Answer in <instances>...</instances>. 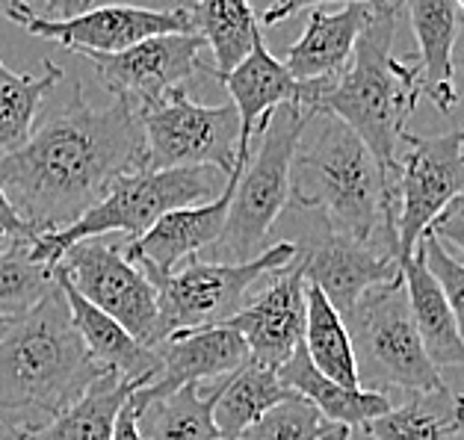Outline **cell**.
<instances>
[{"label":"cell","mask_w":464,"mask_h":440,"mask_svg":"<svg viewBox=\"0 0 464 440\" xmlns=\"http://www.w3.org/2000/svg\"><path fill=\"white\" fill-rule=\"evenodd\" d=\"M142 163L137 107L112 98L104 110L89 107L81 86L69 104L51 112L30 139L0 154V189L39 234L74 225L98 205L112 180Z\"/></svg>","instance_id":"1"},{"label":"cell","mask_w":464,"mask_h":440,"mask_svg":"<svg viewBox=\"0 0 464 440\" xmlns=\"http://www.w3.org/2000/svg\"><path fill=\"white\" fill-rule=\"evenodd\" d=\"M107 369L95 364L56 284L36 308L0 329V420L36 432Z\"/></svg>","instance_id":"2"},{"label":"cell","mask_w":464,"mask_h":440,"mask_svg":"<svg viewBox=\"0 0 464 440\" xmlns=\"http://www.w3.org/2000/svg\"><path fill=\"white\" fill-rule=\"evenodd\" d=\"M405 0H379L372 6L353 60L337 81L323 86L314 107L316 116H334L349 124L376 157L391 184L400 142L405 137V121L411 119L417 98L423 95L417 60L411 65V60H400L393 53L396 18Z\"/></svg>","instance_id":"3"},{"label":"cell","mask_w":464,"mask_h":440,"mask_svg":"<svg viewBox=\"0 0 464 440\" xmlns=\"http://www.w3.org/2000/svg\"><path fill=\"white\" fill-rule=\"evenodd\" d=\"M290 198L320 210L325 228L370 243L388 231V254L396 261L393 184L358 133L334 116H320L314 139L299 142L290 166Z\"/></svg>","instance_id":"4"},{"label":"cell","mask_w":464,"mask_h":440,"mask_svg":"<svg viewBox=\"0 0 464 440\" xmlns=\"http://www.w3.org/2000/svg\"><path fill=\"white\" fill-rule=\"evenodd\" d=\"M228 187L219 168L213 166H184V168H133L112 180L104 198L92 205L69 228L42 234L33 245V257L56 266L72 245L83 240H98L104 234H124L128 243L149 234L166 213L208 205Z\"/></svg>","instance_id":"5"},{"label":"cell","mask_w":464,"mask_h":440,"mask_svg":"<svg viewBox=\"0 0 464 440\" xmlns=\"http://www.w3.org/2000/svg\"><path fill=\"white\" fill-rule=\"evenodd\" d=\"M316 116L304 107L285 104L269 112L266 130L260 133V148L243 168H237L228 222L217 243V257L228 263L255 261L266 252V240L281 210L290 201V166L296 148Z\"/></svg>","instance_id":"6"},{"label":"cell","mask_w":464,"mask_h":440,"mask_svg":"<svg viewBox=\"0 0 464 440\" xmlns=\"http://www.w3.org/2000/svg\"><path fill=\"white\" fill-rule=\"evenodd\" d=\"M353 337L358 376L364 390L400 387L409 393L444 387L440 369L429 360L409 311L402 275L370 290L343 317Z\"/></svg>","instance_id":"7"},{"label":"cell","mask_w":464,"mask_h":440,"mask_svg":"<svg viewBox=\"0 0 464 440\" xmlns=\"http://www.w3.org/2000/svg\"><path fill=\"white\" fill-rule=\"evenodd\" d=\"M142 128L140 168L213 166L225 177L240 160V116L234 104H196L184 89H172L151 104L137 107Z\"/></svg>","instance_id":"8"},{"label":"cell","mask_w":464,"mask_h":440,"mask_svg":"<svg viewBox=\"0 0 464 440\" xmlns=\"http://www.w3.org/2000/svg\"><path fill=\"white\" fill-rule=\"evenodd\" d=\"M293 261H296V243H276L246 263L201 261V257L180 263L154 284L160 299L163 340L175 331L225 325L248 301V292L257 281L287 269Z\"/></svg>","instance_id":"9"},{"label":"cell","mask_w":464,"mask_h":440,"mask_svg":"<svg viewBox=\"0 0 464 440\" xmlns=\"http://www.w3.org/2000/svg\"><path fill=\"white\" fill-rule=\"evenodd\" d=\"M396 157V263L417 252L423 234L464 193V128L440 137H402Z\"/></svg>","instance_id":"10"},{"label":"cell","mask_w":464,"mask_h":440,"mask_svg":"<svg viewBox=\"0 0 464 440\" xmlns=\"http://www.w3.org/2000/svg\"><path fill=\"white\" fill-rule=\"evenodd\" d=\"M56 269L86 301H92L98 311L116 320L142 346L157 349L163 343L157 287L124 254V245H112L104 236L83 240L60 257Z\"/></svg>","instance_id":"11"},{"label":"cell","mask_w":464,"mask_h":440,"mask_svg":"<svg viewBox=\"0 0 464 440\" xmlns=\"http://www.w3.org/2000/svg\"><path fill=\"white\" fill-rule=\"evenodd\" d=\"M198 33H166L145 39L121 53H81L92 62L98 81L107 86L112 98L130 100L133 107L151 104L172 89L184 86L189 77L217 74L201 62Z\"/></svg>","instance_id":"12"},{"label":"cell","mask_w":464,"mask_h":440,"mask_svg":"<svg viewBox=\"0 0 464 440\" xmlns=\"http://www.w3.org/2000/svg\"><path fill=\"white\" fill-rule=\"evenodd\" d=\"M27 30L39 39L60 42L74 53H121L145 39L166 33H196L192 9L98 6L72 18H33Z\"/></svg>","instance_id":"13"},{"label":"cell","mask_w":464,"mask_h":440,"mask_svg":"<svg viewBox=\"0 0 464 440\" xmlns=\"http://www.w3.org/2000/svg\"><path fill=\"white\" fill-rule=\"evenodd\" d=\"M308 322V281L293 261L269 275V284L225 322L246 340L252 360L278 369L304 340Z\"/></svg>","instance_id":"14"},{"label":"cell","mask_w":464,"mask_h":440,"mask_svg":"<svg viewBox=\"0 0 464 440\" xmlns=\"http://www.w3.org/2000/svg\"><path fill=\"white\" fill-rule=\"evenodd\" d=\"M160 372L151 385L140 387L130 397V405L142 414L149 405L172 397L187 385H205V381H225L243 364L252 360L248 346L231 325H210V329L175 331L157 346Z\"/></svg>","instance_id":"15"},{"label":"cell","mask_w":464,"mask_h":440,"mask_svg":"<svg viewBox=\"0 0 464 440\" xmlns=\"http://www.w3.org/2000/svg\"><path fill=\"white\" fill-rule=\"evenodd\" d=\"M296 263L302 266L304 281L320 287L341 317L355 308L364 292L402 275L391 254H379L370 243H358L332 228L304 236L296 245Z\"/></svg>","instance_id":"16"},{"label":"cell","mask_w":464,"mask_h":440,"mask_svg":"<svg viewBox=\"0 0 464 440\" xmlns=\"http://www.w3.org/2000/svg\"><path fill=\"white\" fill-rule=\"evenodd\" d=\"M219 81L228 86L231 104L237 107V116H240V160L243 163H248L252 137H260V133L266 130L269 112L285 104L304 107L314 112L316 98H320L325 86V83L296 81V77L287 72V65L266 51L260 33L246 60L237 65L234 72L219 74Z\"/></svg>","instance_id":"17"},{"label":"cell","mask_w":464,"mask_h":440,"mask_svg":"<svg viewBox=\"0 0 464 440\" xmlns=\"http://www.w3.org/2000/svg\"><path fill=\"white\" fill-rule=\"evenodd\" d=\"M231 196L234 177H228V187L222 189V196L208 201V205H192L166 213L149 234L124 245V254L157 284L172 269L192 261L205 248H217L225 222H228Z\"/></svg>","instance_id":"18"},{"label":"cell","mask_w":464,"mask_h":440,"mask_svg":"<svg viewBox=\"0 0 464 440\" xmlns=\"http://www.w3.org/2000/svg\"><path fill=\"white\" fill-rule=\"evenodd\" d=\"M379 4V0H376ZM376 4H346L337 13L311 9L304 33L287 48L285 65L302 83H332L343 74L355 53Z\"/></svg>","instance_id":"19"},{"label":"cell","mask_w":464,"mask_h":440,"mask_svg":"<svg viewBox=\"0 0 464 440\" xmlns=\"http://www.w3.org/2000/svg\"><path fill=\"white\" fill-rule=\"evenodd\" d=\"M53 273H56V284L65 292V301H69L74 329L83 337V343L89 349V355L95 358V364L107 372H116L124 381H137L140 387L151 385L157 378V372H160V355H157V349L142 346L137 337L124 331L116 320L107 317L104 311H98L92 301H86L56 266H53Z\"/></svg>","instance_id":"20"},{"label":"cell","mask_w":464,"mask_h":440,"mask_svg":"<svg viewBox=\"0 0 464 440\" xmlns=\"http://www.w3.org/2000/svg\"><path fill=\"white\" fill-rule=\"evenodd\" d=\"M417 36V65H420L423 95L440 112L456 107V39L461 30L456 0H405Z\"/></svg>","instance_id":"21"},{"label":"cell","mask_w":464,"mask_h":440,"mask_svg":"<svg viewBox=\"0 0 464 440\" xmlns=\"http://www.w3.org/2000/svg\"><path fill=\"white\" fill-rule=\"evenodd\" d=\"M278 378L285 381V387H290L293 393H299V397L308 399L328 423H337L346 428L364 426L393 408L388 393L346 387V385H337L334 378L323 376V372L311 364L304 346H299L296 352H293L287 364L278 367Z\"/></svg>","instance_id":"22"},{"label":"cell","mask_w":464,"mask_h":440,"mask_svg":"<svg viewBox=\"0 0 464 440\" xmlns=\"http://www.w3.org/2000/svg\"><path fill=\"white\" fill-rule=\"evenodd\" d=\"M402 281H405V292H409V311L414 329L420 334L429 360L438 369L464 364V340L459 337L456 317H452L444 287L429 273L423 245H417V252L405 261Z\"/></svg>","instance_id":"23"},{"label":"cell","mask_w":464,"mask_h":440,"mask_svg":"<svg viewBox=\"0 0 464 440\" xmlns=\"http://www.w3.org/2000/svg\"><path fill=\"white\" fill-rule=\"evenodd\" d=\"M372 440H456L464 432V393L438 390L411 393L402 405L364 423Z\"/></svg>","instance_id":"24"},{"label":"cell","mask_w":464,"mask_h":440,"mask_svg":"<svg viewBox=\"0 0 464 440\" xmlns=\"http://www.w3.org/2000/svg\"><path fill=\"white\" fill-rule=\"evenodd\" d=\"M293 397L278 378V369L248 360L240 369L219 385L217 402H213V423L222 440H240L246 428H252L266 411Z\"/></svg>","instance_id":"25"},{"label":"cell","mask_w":464,"mask_h":440,"mask_svg":"<svg viewBox=\"0 0 464 440\" xmlns=\"http://www.w3.org/2000/svg\"><path fill=\"white\" fill-rule=\"evenodd\" d=\"M137 390V381H124L116 372H104L60 416H53L36 432H27V440H112L116 416Z\"/></svg>","instance_id":"26"},{"label":"cell","mask_w":464,"mask_h":440,"mask_svg":"<svg viewBox=\"0 0 464 440\" xmlns=\"http://www.w3.org/2000/svg\"><path fill=\"white\" fill-rule=\"evenodd\" d=\"M304 352H308L311 364L323 372V376L334 378L337 385L361 387L358 360L353 349V337L341 313L334 304L325 299V292L308 281V322H304Z\"/></svg>","instance_id":"27"},{"label":"cell","mask_w":464,"mask_h":440,"mask_svg":"<svg viewBox=\"0 0 464 440\" xmlns=\"http://www.w3.org/2000/svg\"><path fill=\"white\" fill-rule=\"evenodd\" d=\"M192 24L217 60V74H228L240 65L257 39V18L248 0H198Z\"/></svg>","instance_id":"28"},{"label":"cell","mask_w":464,"mask_h":440,"mask_svg":"<svg viewBox=\"0 0 464 440\" xmlns=\"http://www.w3.org/2000/svg\"><path fill=\"white\" fill-rule=\"evenodd\" d=\"M60 81L63 69L51 60L42 62V74H18L0 60V154L15 151L30 139L42 100Z\"/></svg>","instance_id":"29"},{"label":"cell","mask_w":464,"mask_h":440,"mask_svg":"<svg viewBox=\"0 0 464 440\" xmlns=\"http://www.w3.org/2000/svg\"><path fill=\"white\" fill-rule=\"evenodd\" d=\"M222 385V381H219ZM219 385L205 390L201 385H187L172 397L149 405L140 414V428L145 440H219L213 423V402Z\"/></svg>","instance_id":"30"},{"label":"cell","mask_w":464,"mask_h":440,"mask_svg":"<svg viewBox=\"0 0 464 440\" xmlns=\"http://www.w3.org/2000/svg\"><path fill=\"white\" fill-rule=\"evenodd\" d=\"M33 245H0V329L30 313L56 287L53 266L36 261Z\"/></svg>","instance_id":"31"},{"label":"cell","mask_w":464,"mask_h":440,"mask_svg":"<svg viewBox=\"0 0 464 440\" xmlns=\"http://www.w3.org/2000/svg\"><path fill=\"white\" fill-rule=\"evenodd\" d=\"M328 426L332 423L308 399L293 393L290 399L260 416L252 428H246L240 440H323Z\"/></svg>","instance_id":"32"},{"label":"cell","mask_w":464,"mask_h":440,"mask_svg":"<svg viewBox=\"0 0 464 440\" xmlns=\"http://www.w3.org/2000/svg\"><path fill=\"white\" fill-rule=\"evenodd\" d=\"M420 245H423L429 273L438 278V284L444 287V292H447L452 317H456L459 337L464 340V263L456 261V257L447 252L444 240H438V234H432V231L423 234Z\"/></svg>","instance_id":"33"},{"label":"cell","mask_w":464,"mask_h":440,"mask_svg":"<svg viewBox=\"0 0 464 440\" xmlns=\"http://www.w3.org/2000/svg\"><path fill=\"white\" fill-rule=\"evenodd\" d=\"M39 231L13 207V201L0 189V245H33L39 240Z\"/></svg>","instance_id":"34"},{"label":"cell","mask_w":464,"mask_h":440,"mask_svg":"<svg viewBox=\"0 0 464 440\" xmlns=\"http://www.w3.org/2000/svg\"><path fill=\"white\" fill-rule=\"evenodd\" d=\"M323 4H376V0H276L273 6L264 9V15H260V24L264 27H273V24H281V21H287L290 15L302 13V9H316Z\"/></svg>","instance_id":"35"},{"label":"cell","mask_w":464,"mask_h":440,"mask_svg":"<svg viewBox=\"0 0 464 440\" xmlns=\"http://www.w3.org/2000/svg\"><path fill=\"white\" fill-rule=\"evenodd\" d=\"M429 231L438 234V240L452 243L464 254V210H444Z\"/></svg>","instance_id":"36"},{"label":"cell","mask_w":464,"mask_h":440,"mask_svg":"<svg viewBox=\"0 0 464 440\" xmlns=\"http://www.w3.org/2000/svg\"><path fill=\"white\" fill-rule=\"evenodd\" d=\"M112 440H145L142 437V428H140V414L130 405V399H128V405H124V408L119 411V416H116Z\"/></svg>","instance_id":"37"},{"label":"cell","mask_w":464,"mask_h":440,"mask_svg":"<svg viewBox=\"0 0 464 440\" xmlns=\"http://www.w3.org/2000/svg\"><path fill=\"white\" fill-rule=\"evenodd\" d=\"M0 15H4L6 21H13V24H21L27 27L33 18H36V13L30 9L27 0H0Z\"/></svg>","instance_id":"38"},{"label":"cell","mask_w":464,"mask_h":440,"mask_svg":"<svg viewBox=\"0 0 464 440\" xmlns=\"http://www.w3.org/2000/svg\"><path fill=\"white\" fill-rule=\"evenodd\" d=\"M44 6H48V18H72V15H81L86 4L83 0H44Z\"/></svg>","instance_id":"39"},{"label":"cell","mask_w":464,"mask_h":440,"mask_svg":"<svg viewBox=\"0 0 464 440\" xmlns=\"http://www.w3.org/2000/svg\"><path fill=\"white\" fill-rule=\"evenodd\" d=\"M323 440H353V428L332 423V426H328V432L323 435Z\"/></svg>","instance_id":"40"},{"label":"cell","mask_w":464,"mask_h":440,"mask_svg":"<svg viewBox=\"0 0 464 440\" xmlns=\"http://www.w3.org/2000/svg\"><path fill=\"white\" fill-rule=\"evenodd\" d=\"M0 440H27V432H21V428L9 426L6 420H0Z\"/></svg>","instance_id":"41"},{"label":"cell","mask_w":464,"mask_h":440,"mask_svg":"<svg viewBox=\"0 0 464 440\" xmlns=\"http://www.w3.org/2000/svg\"><path fill=\"white\" fill-rule=\"evenodd\" d=\"M450 207H452V210H464V193H461V196H459L456 201H452ZM450 207H447V210H450Z\"/></svg>","instance_id":"42"},{"label":"cell","mask_w":464,"mask_h":440,"mask_svg":"<svg viewBox=\"0 0 464 440\" xmlns=\"http://www.w3.org/2000/svg\"><path fill=\"white\" fill-rule=\"evenodd\" d=\"M456 4H459V6H461V9H464V0H456Z\"/></svg>","instance_id":"43"},{"label":"cell","mask_w":464,"mask_h":440,"mask_svg":"<svg viewBox=\"0 0 464 440\" xmlns=\"http://www.w3.org/2000/svg\"><path fill=\"white\" fill-rule=\"evenodd\" d=\"M83 4H86V9H89V4H92V0H83Z\"/></svg>","instance_id":"44"},{"label":"cell","mask_w":464,"mask_h":440,"mask_svg":"<svg viewBox=\"0 0 464 440\" xmlns=\"http://www.w3.org/2000/svg\"><path fill=\"white\" fill-rule=\"evenodd\" d=\"M461 65H464V56H461Z\"/></svg>","instance_id":"45"},{"label":"cell","mask_w":464,"mask_h":440,"mask_svg":"<svg viewBox=\"0 0 464 440\" xmlns=\"http://www.w3.org/2000/svg\"><path fill=\"white\" fill-rule=\"evenodd\" d=\"M219 440H222V437H219Z\"/></svg>","instance_id":"46"}]
</instances>
